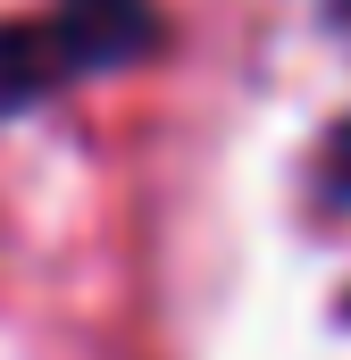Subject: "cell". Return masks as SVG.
Returning a JSON list of instances; mask_svg holds the SVG:
<instances>
[{
	"mask_svg": "<svg viewBox=\"0 0 351 360\" xmlns=\"http://www.w3.org/2000/svg\"><path fill=\"white\" fill-rule=\"evenodd\" d=\"M159 42V8L151 0H59L51 17L0 25V109H34L42 92L109 76L126 59H143Z\"/></svg>",
	"mask_w": 351,
	"mask_h": 360,
	"instance_id": "cell-1",
	"label": "cell"
},
{
	"mask_svg": "<svg viewBox=\"0 0 351 360\" xmlns=\"http://www.w3.org/2000/svg\"><path fill=\"white\" fill-rule=\"evenodd\" d=\"M326 176H335V193L351 201V117H343V134H335V151H326Z\"/></svg>",
	"mask_w": 351,
	"mask_h": 360,
	"instance_id": "cell-2",
	"label": "cell"
},
{
	"mask_svg": "<svg viewBox=\"0 0 351 360\" xmlns=\"http://www.w3.org/2000/svg\"><path fill=\"white\" fill-rule=\"evenodd\" d=\"M326 8H335V25H343V34H351V0H326Z\"/></svg>",
	"mask_w": 351,
	"mask_h": 360,
	"instance_id": "cell-3",
	"label": "cell"
}]
</instances>
